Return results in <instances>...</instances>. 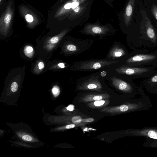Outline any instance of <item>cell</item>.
Returning <instances> with one entry per match:
<instances>
[{
	"label": "cell",
	"mask_w": 157,
	"mask_h": 157,
	"mask_svg": "<svg viewBox=\"0 0 157 157\" xmlns=\"http://www.w3.org/2000/svg\"><path fill=\"white\" fill-rule=\"evenodd\" d=\"M59 40L58 37L55 36L52 37L50 40V42L52 44H55L57 43Z\"/></svg>",
	"instance_id": "obj_23"
},
{
	"label": "cell",
	"mask_w": 157,
	"mask_h": 157,
	"mask_svg": "<svg viewBox=\"0 0 157 157\" xmlns=\"http://www.w3.org/2000/svg\"><path fill=\"white\" fill-rule=\"evenodd\" d=\"M58 66L62 68H63L64 67V64L63 63H60L58 64Z\"/></svg>",
	"instance_id": "obj_29"
},
{
	"label": "cell",
	"mask_w": 157,
	"mask_h": 157,
	"mask_svg": "<svg viewBox=\"0 0 157 157\" xmlns=\"http://www.w3.org/2000/svg\"><path fill=\"white\" fill-rule=\"evenodd\" d=\"M18 89V85L16 82H13L11 86V90L13 92L16 91Z\"/></svg>",
	"instance_id": "obj_20"
},
{
	"label": "cell",
	"mask_w": 157,
	"mask_h": 157,
	"mask_svg": "<svg viewBox=\"0 0 157 157\" xmlns=\"http://www.w3.org/2000/svg\"><path fill=\"white\" fill-rule=\"evenodd\" d=\"M142 82V85L150 87L157 86V70H155Z\"/></svg>",
	"instance_id": "obj_13"
},
{
	"label": "cell",
	"mask_w": 157,
	"mask_h": 157,
	"mask_svg": "<svg viewBox=\"0 0 157 157\" xmlns=\"http://www.w3.org/2000/svg\"><path fill=\"white\" fill-rule=\"evenodd\" d=\"M118 61L97 60L91 61L81 63L77 68L81 70L97 69L116 63Z\"/></svg>",
	"instance_id": "obj_5"
},
{
	"label": "cell",
	"mask_w": 157,
	"mask_h": 157,
	"mask_svg": "<svg viewBox=\"0 0 157 157\" xmlns=\"http://www.w3.org/2000/svg\"><path fill=\"white\" fill-rule=\"evenodd\" d=\"M102 88L101 85L97 77H92L81 84L78 87L79 90H92L99 91Z\"/></svg>",
	"instance_id": "obj_8"
},
{
	"label": "cell",
	"mask_w": 157,
	"mask_h": 157,
	"mask_svg": "<svg viewBox=\"0 0 157 157\" xmlns=\"http://www.w3.org/2000/svg\"><path fill=\"white\" fill-rule=\"evenodd\" d=\"M94 121L93 118L82 119V117L78 115L73 116L71 118V122L75 124H79L81 123H88Z\"/></svg>",
	"instance_id": "obj_17"
},
{
	"label": "cell",
	"mask_w": 157,
	"mask_h": 157,
	"mask_svg": "<svg viewBox=\"0 0 157 157\" xmlns=\"http://www.w3.org/2000/svg\"><path fill=\"white\" fill-rule=\"evenodd\" d=\"M147 12L157 29V0H144Z\"/></svg>",
	"instance_id": "obj_6"
},
{
	"label": "cell",
	"mask_w": 157,
	"mask_h": 157,
	"mask_svg": "<svg viewBox=\"0 0 157 157\" xmlns=\"http://www.w3.org/2000/svg\"><path fill=\"white\" fill-rule=\"evenodd\" d=\"M147 135L151 138L157 139V132L153 130H150L148 132Z\"/></svg>",
	"instance_id": "obj_19"
},
{
	"label": "cell",
	"mask_w": 157,
	"mask_h": 157,
	"mask_svg": "<svg viewBox=\"0 0 157 157\" xmlns=\"http://www.w3.org/2000/svg\"><path fill=\"white\" fill-rule=\"evenodd\" d=\"M3 0H0V5H1Z\"/></svg>",
	"instance_id": "obj_31"
},
{
	"label": "cell",
	"mask_w": 157,
	"mask_h": 157,
	"mask_svg": "<svg viewBox=\"0 0 157 157\" xmlns=\"http://www.w3.org/2000/svg\"><path fill=\"white\" fill-rule=\"evenodd\" d=\"M20 12L21 15L29 24L37 23L39 21L37 16L26 7L21 6L20 8Z\"/></svg>",
	"instance_id": "obj_10"
},
{
	"label": "cell",
	"mask_w": 157,
	"mask_h": 157,
	"mask_svg": "<svg viewBox=\"0 0 157 157\" xmlns=\"http://www.w3.org/2000/svg\"><path fill=\"white\" fill-rule=\"evenodd\" d=\"M157 67L155 66L137 67L123 65L116 69V71L118 73L127 76L130 80H132L147 77Z\"/></svg>",
	"instance_id": "obj_2"
},
{
	"label": "cell",
	"mask_w": 157,
	"mask_h": 157,
	"mask_svg": "<svg viewBox=\"0 0 157 157\" xmlns=\"http://www.w3.org/2000/svg\"><path fill=\"white\" fill-rule=\"evenodd\" d=\"M113 85L118 90L125 93H131L134 89V85L115 77L111 78Z\"/></svg>",
	"instance_id": "obj_7"
},
{
	"label": "cell",
	"mask_w": 157,
	"mask_h": 157,
	"mask_svg": "<svg viewBox=\"0 0 157 157\" xmlns=\"http://www.w3.org/2000/svg\"><path fill=\"white\" fill-rule=\"evenodd\" d=\"M110 97V95L107 94H89L83 98L81 101H82L87 102L106 99Z\"/></svg>",
	"instance_id": "obj_12"
},
{
	"label": "cell",
	"mask_w": 157,
	"mask_h": 157,
	"mask_svg": "<svg viewBox=\"0 0 157 157\" xmlns=\"http://www.w3.org/2000/svg\"><path fill=\"white\" fill-rule=\"evenodd\" d=\"M85 0H79V3L80 5H81V4L83 3Z\"/></svg>",
	"instance_id": "obj_30"
},
{
	"label": "cell",
	"mask_w": 157,
	"mask_h": 157,
	"mask_svg": "<svg viewBox=\"0 0 157 157\" xmlns=\"http://www.w3.org/2000/svg\"><path fill=\"white\" fill-rule=\"evenodd\" d=\"M67 48L68 50L71 51H75L77 50V47L76 46L72 44L68 45Z\"/></svg>",
	"instance_id": "obj_21"
},
{
	"label": "cell",
	"mask_w": 157,
	"mask_h": 157,
	"mask_svg": "<svg viewBox=\"0 0 157 157\" xmlns=\"http://www.w3.org/2000/svg\"><path fill=\"white\" fill-rule=\"evenodd\" d=\"M72 1H69L66 3L60 8L56 12L55 15V18H57L69 12L73 11Z\"/></svg>",
	"instance_id": "obj_14"
},
{
	"label": "cell",
	"mask_w": 157,
	"mask_h": 157,
	"mask_svg": "<svg viewBox=\"0 0 157 157\" xmlns=\"http://www.w3.org/2000/svg\"><path fill=\"white\" fill-rule=\"evenodd\" d=\"M14 10L12 2L9 1L5 11L1 13L0 25L2 31H6L10 26L13 20Z\"/></svg>",
	"instance_id": "obj_3"
},
{
	"label": "cell",
	"mask_w": 157,
	"mask_h": 157,
	"mask_svg": "<svg viewBox=\"0 0 157 157\" xmlns=\"http://www.w3.org/2000/svg\"><path fill=\"white\" fill-rule=\"evenodd\" d=\"M138 107V105L128 103L117 106H112L104 107L101 109L103 112L111 114H116L133 110Z\"/></svg>",
	"instance_id": "obj_4"
},
{
	"label": "cell",
	"mask_w": 157,
	"mask_h": 157,
	"mask_svg": "<svg viewBox=\"0 0 157 157\" xmlns=\"http://www.w3.org/2000/svg\"><path fill=\"white\" fill-rule=\"evenodd\" d=\"M22 139L23 140L27 141H30L33 139L32 137L31 136L28 135H25L23 136Z\"/></svg>",
	"instance_id": "obj_22"
},
{
	"label": "cell",
	"mask_w": 157,
	"mask_h": 157,
	"mask_svg": "<svg viewBox=\"0 0 157 157\" xmlns=\"http://www.w3.org/2000/svg\"><path fill=\"white\" fill-rule=\"evenodd\" d=\"M87 4L88 3H86L84 5L78 6L70 13V17L75 18L80 15L86 7Z\"/></svg>",
	"instance_id": "obj_18"
},
{
	"label": "cell",
	"mask_w": 157,
	"mask_h": 157,
	"mask_svg": "<svg viewBox=\"0 0 157 157\" xmlns=\"http://www.w3.org/2000/svg\"><path fill=\"white\" fill-rule=\"evenodd\" d=\"M66 108L67 110L70 111H72L74 110V106L72 105H69Z\"/></svg>",
	"instance_id": "obj_25"
},
{
	"label": "cell",
	"mask_w": 157,
	"mask_h": 157,
	"mask_svg": "<svg viewBox=\"0 0 157 157\" xmlns=\"http://www.w3.org/2000/svg\"><path fill=\"white\" fill-rule=\"evenodd\" d=\"M26 52L28 53H30L33 51V48L30 46L28 47L26 49Z\"/></svg>",
	"instance_id": "obj_26"
},
{
	"label": "cell",
	"mask_w": 157,
	"mask_h": 157,
	"mask_svg": "<svg viewBox=\"0 0 157 157\" xmlns=\"http://www.w3.org/2000/svg\"><path fill=\"white\" fill-rule=\"evenodd\" d=\"M136 0H129L126 6L123 15L124 24L128 27L131 25Z\"/></svg>",
	"instance_id": "obj_9"
},
{
	"label": "cell",
	"mask_w": 157,
	"mask_h": 157,
	"mask_svg": "<svg viewBox=\"0 0 157 157\" xmlns=\"http://www.w3.org/2000/svg\"><path fill=\"white\" fill-rule=\"evenodd\" d=\"M52 92L53 94L55 95L58 94H59V90L58 88H57L56 87H54L52 89Z\"/></svg>",
	"instance_id": "obj_24"
},
{
	"label": "cell",
	"mask_w": 157,
	"mask_h": 157,
	"mask_svg": "<svg viewBox=\"0 0 157 157\" xmlns=\"http://www.w3.org/2000/svg\"><path fill=\"white\" fill-rule=\"evenodd\" d=\"M38 67L40 69H41L44 67V64L42 62H40L38 63Z\"/></svg>",
	"instance_id": "obj_27"
},
{
	"label": "cell",
	"mask_w": 157,
	"mask_h": 157,
	"mask_svg": "<svg viewBox=\"0 0 157 157\" xmlns=\"http://www.w3.org/2000/svg\"><path fill=\"white\" fill-rule=\"evenodd\" d=\"M108 29L105 27L96 24H89L86 26L84 31L87 33L90 34H103L106 33Z\"/></svg>",
	"instance_id": "obj_11"
},
{
	"label": "cell",
	"mask_w": 157,
	"mask_h": 157,
	"mask_svg": "<svg viewBox=\"0 0 157 157\" xmlns=\"http://www.w3.org/2000/svg\"><path fill=\"white\" fill-rule=\"evenodd\" d=\"M127 54L125 50L123 48L116 47L113 49L110 52L109 56L115 58L125 56Z\"/></svg>",
	"instance_id": "obj_16"
},
{
	"label": "cell",
	"mask_w": 157,
	"mask_h": 157,
	"mask_svg": "<svg viewBox=\"0 0 157 157\" xmlns=\"http://www.w3.org/2000/svg\"><path fill=\"white\" fill-rule=\"evenodd\" d=\"M109 100L105 99L92 101L88 103L87 104V105L91 109L101 108L106 106L109 103Z\"/></svg>",
	"instance_id": "obj_15"
},
{
	"label": "cell",
	"mask_w": 157,
	"mask_h": 157,
	"mask_svg": "<svg viewBox=\"0 0 157 157\" xmlns=\"http://www.w3.org/2000/svg\"><path fill=\"white\" fill-rule=\"evenodd\" d=\"M129 66L157 67V50H134L125 60Z\"/></svg>",
	"instance_id": "obj_1"
},
{
	"label": "cell",
	"mask_w": 157,
	"mask_h": 157,
	"mask_svg": "<svg viewBox=\"0 0 157 157\" xmlns=\"http://www.w3.org/2000/svg\"><path fill=\"white\" fill-rule=\"evenodd\" d=\"M106 75V72L105 71H103L101 72V75L102 77H104Z\"/></svg>",
	"instance_id": "obj_28"
}]
</instances>
